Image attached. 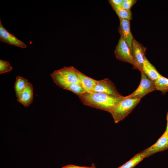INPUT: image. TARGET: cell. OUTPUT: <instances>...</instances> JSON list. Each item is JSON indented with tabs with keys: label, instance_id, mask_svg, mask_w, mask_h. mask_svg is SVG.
I'll return each instance as SVG.
<instances>
[{
	"label": "cell",
	"instance_id": "6da1fadb",
	"mask_svg": "<svg viewBox=\"0 0 168 168\" xmlns=\"http://www.w3.org/2000/svg\"><path fill=\"white\" fill-rule=\"evenodd\" d=\"M86 105L110 112L124 96H115L97 92H86L78 96Z\"/></svg>",
	"mask_w": 168,
	"mask_h": 168
},
{
	"label": "cell",
	"instance_id": "7a4b0ae2",
	"mask_svg": "<svg viewBox=\"0 0 168 168\" xmlns=\"http://www.w3.org/2000/svg\"><path fill=\"white\" fill-rule=\"evenodd\" d=\"M139 98H124L110 112L114 122L117 123L124 119L140 101Z\"/></svg>",
	"mask_w": 168,
	"mask_h": 168
},
{
	"label": "cell",
	"instance_id": "3957f363",
	"mask_svg": "<svg viewBox=\"0 0 168 168\" xmlns=\"http://www.w3.org/2000/svg\"><path fill=\"white\" fill-rule=\"evenodd\" d=\"M77 70L72 66L64 67L55 70L50 75L55 83L58 82L75 83L82 86L77 75Z\"/></svg>",
	"mask_w": 168,
	"mask_h": 168
},
{
	"label": "cell",
	"instance_id": "277c9868",
	"mask_svg": "<svg viewBox=\"0 0 168 168\" xmlns=\"http://www.w3.org/2000/svg\"><path fill=\"white\" fill-rule=\"evenodd\" d=\"M141 72V79L138 87L126 98L141 99L149 93L156 90L155 82L149 79L143 72Z\"/></svg>",
	"mask_w": 168,
	"mask_h": 168
},
{
	"label": "cell",
	"instance_id": "5b68a950",
	"mask_svg": "<svg viewBox=\"0 0 168 168\" xmlns=\"http://www.w3.org/2000/svg\"><path fill=\"white\" fill-rule=\"evenodd\" d=\"M114 52L118 59L134 66V60L132 52L124 40L120 39Z\"/></svg>",
	"mask_w": 168,
	"mask_h": 168
},
{
	"label": "cell",
	"instance_id": "8992f818",
	"mask_svg": "<svg viewBox=\"0 0 168 168\" xmlns=\"http://www.w3.org/2000/svg\"><path fill=\"white\" fill-rule=\"evenodd\" d=\"M146 48L134 39L132 43V50L134 60L133 68L143 71L144 61L146 57Z\"/></svg>",
	"mask_w": 168,
	"mask_h": 168
},
{
	"label": "cell",
	"instance_id": "52a82bcc",
	"mask_svg": "<svg viewBox=\"0 0 168 168\" xmlns=\"http://www.w3.org/2000/svg\"><path fill=\"white\" fill-rule=\"evenodd\" d=\"M92 92H97L115 96H121L114 84L109 78L99 80Z\"/></svg>",
	"mask_w": 168,
	"mask_h": 168
},
{
	"label": "cell",
	"instance_id": "ba28073f",
	"mask_svg": "<svg viewBox=\"0 0 168 168\" xmlns=\"http://www.w3.org/2000/svg\"><path fill=\"white\" fill-rule=\"evenodd\" d=\"M168 149V135L164 133L155 143L144 150L142 152L146 158Z\"/></svg>",
	"mask_w": 168,
	"mask_h": 168
},
{
	"label": "cell",
	"instance_id": "9c48e42d",
	"mask_svg": "<svg viewBox=\"0 0 168 168\" xmlns=\"http://www.w3.org/2000/svg\"><path fill=\"white\" fill-rule=\"evenodd\" d=\"M0 40L8 44L23 48L27 47L23 42L9 33L3 26L0 19Z\"/></svg>",
	"mask_w": 168,
	"mask_h": 168
},
{
	"label": "cell",
	"instance_id": "30bf717a",
	"mask_svg": "<svg viewBox=\"0 0 168 168\" xmlns=\"http://www.w3.org/2000/svg\"><path fill=\"white\" fill-rule=\"evenodd\" d=\"M119 20L120 23L118 30L120 38L125 41L132 52V43L134 39L131 32L129 20L122 18H119Z\"/></svg>",
	"mask_w": 168,
	"mask_h": 168
},
{
	"label": "cell",
	"instance_id": "8fae6325",
	"mask_svg": "<svg viewBox=\"0 0 168 168\" xmlns=\"http://www.w3.org/2000/svg\"><path fill=\"white\" fill-rule=\"evenodd\" d=\"M33 86L29 82L25 88L17 98V101L25 107L29 106L33 101Z\"/></svg>",
	"mask_w": 168,
	"mask_h": 168
},
{
	"label": "cell",
	"instance_id": "7c38bea8",
	"mask_svg": "<svg viewBox=\"0 0 168 168\" xmlns=\"http://www.w3.org/2000/svg\"><path fill=\"white\" fill-rule=\"evenodd\" d=\"M143 71L149 79L154 82L162 76L146 57L143 63Z\"/></svg>",
	"mask_w": 168,
	"mask_h": 168
},
{
	"label": "cell",
	"instance_id": "4fadbf2b",
	"mask_svg": "<svg viewBox=\"0 0 168 168\" xmlns=\"http://www.w3.org/2000/svg\"><path fill=\"white\" fill-rule=\"evenodd\" d=\"M77 73L82 86L87 92H92L98 80L88 77L77 70Z\"/></svg>",
	"mask_w": 168,
	"mask_h": 168
},
{
	"label": "cell",
	"instance_id": "5bb4252c",
	"mask_svg": "<svg viewBox=\"0 0 168 168\" xmlns=\"http://www.w3.org/2000/svg\"><path fill=\"white\" fill-rule=\"evenodd\" d=\"M55 84L61 88L72 92L78 96L86 92L82 86L77 84L61 82Z\"/></svg>",
	"mask_w": 168,
	"mask_h": 168
},
{
	"label": "cell",
	"instance_id": "9a60e30c",
	"mask_svg": "<svg viewBox=\"0 0 168 168\" xmlns=\"http://www.w3.org/2000/svg\"><path fill=\"white\" fill-rule=\"evenodd\" d=\"M28 80L20 76L16 77L14 88L16 96L18 98L29 82Z\"/></svg>",
	"mask_w": 168,
	"mask_h": 168
},
{
	"label": "cell",
	"instance_id": "2e32d148",
	"mask_svg": "<svg viewBox=\"0 0 168 168\" xmlns=\"http://www.w3.org/2000/svg\"><path fill=\"white\" fill-rule=\"evenodd\" d=\"M145 158L141 152L136 155L128 161L117 168H133Z\"/></svg>",
	"mask_w": 168,
	"mask_h": 168
},
{
	"label": "cell",
	"instance_id": "e0dca14e",
	"mask_svg": "<svg viewBox=\"0 0 168 168\" xmlns=\"http://www.w3.org/2000/svg\"><path fill=\"white\" fill-rule=\"evenodd\" d=\"M156 90L161 91L163 94L168 91V78L162 76L155 81Z\"/></svg>",
	"mask_w": 168,
	"mask_h": 168
},
{
	"label": "cell",
	"instance_id": "ac0fdd59",
	"mask_svg": "<svg viewBox=\"0 0 168 168\" xmlns=\"http://www.w3.org/2000/svg\"><path fill=\"white\" fill-rule=\"evenodd\" d=\"M119 18L130 20L132 19V14L130 10L123 9L121 7H112Z\"/></svg>",
	"mask_w": 168,
	"mask_h": 168
},
{
	"label": "cell",
	"instance_id": "d6986e66",
	"mask_svg": "<svg viewBox=\"0 0 168 168\" xmlns=\"http://www.w3.org/2000/svg\"><path fill=\"white\" fill-rule=\"evenodd\" d=\"M12 69V67L8 61L0 59V74L10 72Z\"/></svg>",
	"mask_w": 168,
	"mask_h": 168
},
{
	"label": "cell",
	"instance_id": "ffe728a7",
	"mask_svg": "<svg viewBox=\"0 0 168 168\" xmlns=\"http://www.w3.org/2000/svg\"><path fill=\"white\" fill-rule=\"evenodd\" d=\"M136 0H123L121 7L124 9L130 10V9L137 2Z\"/></svg>",
	"mask_w": 168,
	"mask_h": 168
},
{
	"label": "cell",
	"instance_id": "44dd1931",
	"mask_svg": "<svg viewBox=\"0 0 168 168\" xmlns=\"http://www.w3.org/2000/svg\"><path fill=\"white\" fill-rule=\"evenodd\" d=\"M109 2L112 7H121L123 0H110Z\"/></svg>",
	"mask_w": 168,
	"mask_h": 168
},
{
	"label": "cell",
	"instance_id": "7402d4cb",
	"mask_svg": "<svg viewBox=\"0 0 168 168\" xmlns=\"http://www.w3.org/2000/svg\"><path fill=\"white\" fill-rule=\"evenodd\" d=\"M61 168H96L95 165L94 164H92V166H76L73 165L69 164L62 167Z\"/></svg>",
	"mask_w": 168,
	"mask_h": 168
},
{
	"label": "cell",
	"instance_id": "603a6c76",
	"mask_svg": "<svg viewBox=\"0 0 168 168\" xmlns=\"http://www.w3.org/2000/svg\"><path fill=\"white\" fill-rule=\"evenodd\" d=\"M168 135V122H167V124L166 129L165 132L164 133Z\"/></svg>",
	"mask_w": 168,
	"mask_h": 168
},
{
	"label": "cell",
	"instance_id": "cb8c5ba5",
	"mask_svg": "<svg viewBox=\"0 0 168 168\" xmlns=\"http://www.w3.org/2000/svg\"><path fill=\"white\" fill-rule=\"evenodd\" d=\"M166 120H167V122H168V111L167 116H166Z\"/></svg>",
	"mask_w": 168,
	"mask_h": 168
}]
</instances>
